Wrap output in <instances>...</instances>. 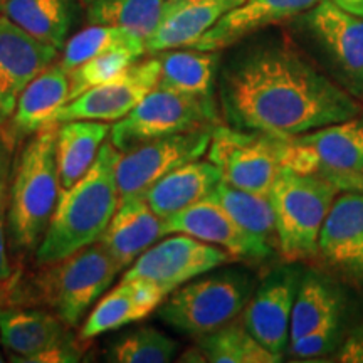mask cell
Here are the masks:
<instances>
[{
	"mask_svg": "<svg viewBox=\"0 0 363 363\" xmlns=\"http://www.w3.org/2000/svg\"><path fill=\"white\" fill-rule=\"evenodd\" d=\"M308 24L337 67L343 88L363 103V17L321 0L308 11Z\"/></svg>",
	"mask_w": 363,
	"mask_h": 363,
	"instance_id": "cell-16",
	"label": "cell"
},
{
	"mask_svg": "<svg viewBox=\"0 0 363 363\" xmlns=\"http://www.w3.org/2000/svg\"><path fill=\"white\" fill-rule=\"evenodd\" d=\"M301 271L284 266L272 271L249 298L242 325L271 353L283 358L289 347V325Z\"/></svg>",
	"mask_w": 363,
	"mask_h": 363,
	"instance_id": "cell-15",
	"label": "cell"
},
{
	"mask_svg": "<svg viewBox=\"0 0 363 363\" xmlns=\"http://www.w3.org/2000/svg\"><path fill=\"white\" fill-rule=\"evenodd\" d=\"M9 167H11V150L7 143L0 138V184L9 179Z\"/></svg>",
	"mask_w": 363,
	"mask_h": 363,
	"instance_id": "cell-38",
	"label": "cell"
},
{
	"mask_svg": "<svg viewBox=\"0 0 363 363\" xmlns=\"http://www.w3.org/2000/svg\"><path fill=\"white\" fill-rule=\"evenodd\" d=\"M0 9L27 34L59 51L74 21L76 0H2Z\"/></svg>",
	"mask_w": 363,
	"mask_h": 363,
	"instance_id": "cell-26",
	"label": "cell"
},
{
	"mask_svg": "<svg viewBox=\"0 0 363 363\" xmlns=\"http://www.w3.org/2000/svg\"><path fill=\"white\" fill-rule=\"evenodd\" d=\"M340 301L337 291L323 278L306 272L299 281L296 299H294L291 325H289V343L310 333L318 326L340 318Z\"/></svg>",
	"mask_w": 363,
	"mask_h": 363,
	"instance_id": "cell-29",
	"label": "cell"
},
{
	"mask_svg": "<svg viewBox=\"0 0 363 363\" xmlns=\"http://www.w3.org/2000/svg\"><path fill=\"white\" fill-rule=\"evenodd\" d=\"M165 0H83L89 24L123 27L147 40L160 22Z\"/></svg>",
	"mask_w": 363,
	"mask_h": 363,
	"instance_id": "cell-31",
	"label": "cell"
},
{
	"mask_svg": "<svg viewBox=\"0 0 363 363\" xmlns=\"http://www.w3.org/2000/svg\"><path fill=\"white\" fill-rule=\"evenodd\" d=\"M118 158L120 150L104 142L88 174L59 192L51 222L35 249L39 264L59 261L98 242L121 201L115 175Z\"/></svg>",
	"mask_w": 363,
	"mask_h": 363,
	"instance_id": "cell-2",
	"label": "cell"
},
{
	"mask_svg": "<svg viewBox=\"0 0 363 363\" xmlns=\"http://www.w3.org/2000/svg\"><path fill=\"white\" fill-rule=\"evenodd\" d=\"M163 233L165 235H190L224 249L234 259L257 262L267 259L274 252L271 244L244 230L211 197L163 219Z\"/></svg>",
	"mask_w": 363,
	"mask_h": 363,
	"instance_id": "cell-14",
	"label": "cell"
},
{
	"mask_svg": "<svg viewBox=\"0 0 363 363\" xmlns=\"http://www.w3.org/2000/svg\"><path fill=\"white\" fill-rule=\"evenodd\" d=\"M340 190L321 174L281 169L269 192L274 208L276 242L284 261H310L318 256V239Z\"/></svg>",
	"mask_w": 363,
	"mask_h": 363,
	"instance_id": "cell-4",
	"label": "cell"
},
{
	"mask_svg": "<svg viewBox=\"0 0 363 363\" xmlns=\"http://www.w3.org/2000/svg\"><path fill=\"white\" fill-rule=\"evenodd\" d=\"M252 291L254 283L246 272L208 271L172 291L158 306V316L180 333L197 338L242 315Z\"/></svg>",
	"mask_w": 363,
	"mask_h": 363,
	"instance_id": "cell-5",
	"label": "cell"
},
{
	"mask_svg": "<svg viewBox=\"0 0 363 363\" xmlns=\"http://www.w3.org/2000/svg\"><path fill=\"white\" fill-rule=\"evenodd\" d=\"M4 360H6V358H4V357H2V350H0V363H2Z\"/></svg>",
	"mask_w": 363,
	"mask_h": 363,
	"instance_id": "cell-40",
	"label": "cell"
},
{
	"mask_svg": "<svg viewBox=\"0 0 363 363\" xmlns=\"http://www.w3.org/2000/svg\"><path fill=\"white\" fill-rule=\"evenodd\" d=\"M219 115L212 96H194L155 86L110 130V142L116 150H126L184 131L216 128Z\"/></svg>",
	"mask_w": 363,
	"mask_h": 363,
	"instance_id": "cell-7",
	"label": "cell"
},
{
	"mask_svg": "<svg viewBox=\"0 0 363 363\" xmlns=\"http://www.w3.org/2000/svg\"><path fill=\"white\" fill-rule=\"evenodd\" d=\"M57 199L56 126H48L34 133L22 150L7 195V230L16 247L38 249Z\"/></svg>",
	"mask_w": 363,
	"mask_h": 363,
	"instance_id": "cell-3",
	"label": "cell"
},
{
	"mask_svg": "<svg viewBox=\"0 0 363 363\" xmlns=\"http://www.w3.org/2000/svg\"><path fill=\"white\" fill-rule=\"evenodd\" d=\"M343 11L353 13V16L363 17V0H333Z\"/></svg>",
	"mask_w": 363,
	"mask_h": 363,
	"instance_id": "cell-39",
	"label": "cell"
},
{
	"mask_svg": "<svg viewBox=\"0 0 363 363\" xmlns=\"http://www.w3.org/2000/svg\"><path fill=\"white\" fill-rule=\"evenodd\" d=\"M281 169L296 174L363 172V120L350 118L299 135H284Z\"/></svg>",
	"mask_w": 363,
	"mask_h": 363,
	"instance_id": "cell-10",
	"label": "cell"
},
{
	"mask_svg": "<svg viewBox=\"0 0 363 363\" xmlns=\"http://www.w3.org/2000/svg\"><path fill=\"white\" fill-rule=\"evenodd\" d=\"M321 0H244L216 22L201 39L192 44L201 51H220L262 27L278 24L311 11Z\"/></svg>",
	"mask_w": 363,
	"mask_h": 363,
	"instance_id": "cell-19",
	"label": "cell"
},
{
	"mask_svg": "<svg viewBox=\"0 0 363 363\" xmlns=\"http://www.w3.org/2000/svg\"><path fill=\"white\" fill-rule=\"evenodd\" d=\"M44 266L38 279L40 298L69 328L79 325L121 269L99 242Z\"/></svg>",
	"mask_w": 363,
	"mask_h": 363,
	"instance_id": "cell-6",
	"label": "cell"
},
{
	"mask_svg": "<svg viewBox=\"0 0 363 363\" xmlns=\"http://www.w3.org/2000/svg\"><path fill=\"white\" fill-rule=\"evenodd\" d=\"M284 135L239 130L217 125L207 158L222 172L225 184L246 192L269 195L281 170Z\"/></svg>",
	"mask_w": 363,
	"mask_h": 363,
	"instance_id": "cell-8",
	"label": "cell"
},
{
	"mask_svg": "<svg viewBox=\"0 0 363 363\" xmlns=\"http://www.w3.org/2000/svg\"><path fill=\"white\" fill-rule=\"evenodd\" d=\"M190 355H197V362L211 363H278L283 360L262 347L246 330L242 321L235 320L219 330L197 337Z\"/></svg>",
	"mask_w": 363,
	"mask_h": 363,
	"instance_id": "cell-27",
	"label": "cell"
},
{
	"mask_svg": "<svg viewBox=\"0 0 363 363\" xmlns=\"http://www.w3.org/2000/svg\"><path fill=\"white\" fill-rule=\"evenodd\" d=\"M224 182L222 172L211 160H192L162 177L145 194L148 206L158 217H167L203 201Z\"/></svg>",
	"mask_w": 363,
	"mask_h": 363,
	"instance_id": "cell-23",
	"label": "cell"
},
{
	"mask_svg": "<svg viewBox=\"0 0 363 363\" xmlns=\"http://www.w3.org/2000/svg\"><path fill=\"white\" fill-rule=\"evenodd\" d=\"M110 130L106 121L93 120H71L56 125L59 192L72 187L88 174Z\"/></svg>",
	"mask_w": 363,
	"mask_h": 363,
	"instance_id": "cell-24",
	"label": "cell"
},
{
	"mask_svg": "<svg viewBox=\"0 0 363 363\" xmlns=\"http://www.w3.org/2000/svg\"><path fill=\"white\" fill-rule=\"evenodd\" d=\"M160 62L150 59L133 62L106 83L94 86L67 101L56 113L52 126L71 120L118 121L125 118L158 84Z\"/></svg>",
	"mask_w": 363,
	"mask_h": 363,
	"instance_id": "cell-13",
	"label": "cell"
},
{
	"mask_svg": "<svg viewBox=\"0 0 363 363\" xmlns=\"http://www.w3.org/2000/svg\"><path fill=\"white\" fill-rule=\"evenodd\" d=\"M163 219L148 206L145 195L121 199L115 216L98 242L121 267L131 266L140 254L162 239Z\"/></svg>",
	"mask_w": 363,
	"mask_h": 363,
	"instance_id": "cell-21",
	"label": "cell"
},
{
	"mask_svg": "<svg viewBox=\"0 0 363 363\" xmlns=\"http://www.w3.org/2000/svg\"><path fill=\"white\" fill-rule=\"evenodd\" d=\"M62 49L65 52H62L59 66L66 71V74L89 59L116 51V49H130L140 54L147 52L145 40L131 30H126L123 27L96 24H91L74 38H71Z\"/></svg>",
	"mask_w": 363,
	"mask_h": 363,
	"instance_id": "cell-32",
	"label": "cell"
},
{
	"mask_svg": "<svg viewBox=\"0 0 363 363\" xmlns=\"http://www.w3.org/2000/svg\"><path fill=\"white\" fill-rule=\"evenodd\" d=\"M338 360L352 363L363 362V325L353 331L343 343L342 350L338 353Z\"/></svg>",
	"mask_w": 363,
	"mask_h": 363,
	"instance_id": "cell-37",
	"label": "cell"
},
{
	"mask_svg": "<svg viewBox=\"0 0 363 363\" xmlns=\"http://www.w3.org/2000/svg\"><path fill=\"white\" fill-rule=\"evenodd\" d=\"M212 130H192L162 136L120 152L115 167L120 199L145 195L162 177L206 155Z\"/></svg>",
	"mask_w": 363,
	"mask_h": 363,
	"instance_id": "cell-9",
	"label": "cell"
},
{
	"mask_svg": "<svg viewBox=\"0 0 363 363\" xmlns=\"http://www.w3.org/2000/svg\"><path fill=\"white\" fill-rule=\"evenodd\" d=\"M158 86L194 96H212V83L217 65L216 51H162Z\"/></svg>",
	"mask_w": 363,
	"mask_h": 363,
	"instance_id": "cell-28",
	"label": "cell"
},
{
	"mask_svg": "<svg viewBox=\"0 0 363 363\" xmlns=\"http://www.w3.org/2000/svg\"><path fill=\"white\" fill-rule=\"evenodd\" d=\"M220 99L230 126L276 135L306 133L363 110V103L284 40L235 59L222 78Z\"/></svg>",
	"mask_w": 363,
	"mask_h": 363,
	"instance_id": "cell-1",
	"label": "cell"
},
{
	"mask_svg": "<svg viewBox=\"0 0 363 363\" xmlns=\"http://www.w3.org/2000/svg\"><path fill=\"white\" fill-rule=\"evenodd\" d=\"M69 98V81L61 66L51 65L22 91L12 113L13 130L19 135H34L52 126L56 113Z\"/></svg>",
	"mask_w": 363,
	"mask_h": 363,
	"instance_id": "cell-25",
	"label": "cell"
},
{
	"mask_svg": "<svg viewBox=\"0 0 363 363\" xmlns=\"http://www.w3.org/2000/svg\"><path fill=\"white\" fill-rule=\"evenodd\" d=\"M179 345L169 335L155 328H140L111 345L108 362L115 363H167L175 358Z\"/></svg>",
	"mask_w": 363,
	"mask_h": 363,
	"instance_id": "cell-33",
	"label": "cell"
},
{
	"mask_svg": "<svg viewBox=\"0 0 363 363\" xmlns=\"http://www.w3.org/2000/svg\"><path fill=\"white\" fill-rule=\"evenodd\" d=\"M0 2H2V0H0Z\"/></svg>",
	"mask_w": 363,
	"mask_h": 363,
	"instance_id": "cell-41",
	"label": "cell"
},
{
	"mask_svg": "<svg viewBox=\"0 0 363 363\" xmlns=\"http://www.w3.org/2000/svg\"><path fill=\"white\" fill-rule=\"evenodd\" d=\"M142 56L143 54L130 51V49H116V51L101 54V56L89 59V61L74 67V69L67 72V81H69V98H67V101L78 98L79 94L94 88V86L113 79Z\"/></svg>",
	"mask_w": 363,
	"mask_h": 363,
	"instance_id": "cell-34",
	"label": "cell"
},
{
	"mask_svg": "<svg viewBox=\"0 0 363 363\" xmlns=\"http://www.w3.org/2000/svg\"><path fill=\"white\" fill-rule=\"evenodd\" d=\"M321 175L333 182L340 192L363 194V172H325Z\"/></svg>",
	"mask_w": 363,
	"mask_h": 363,
	"instance_id": "cell-36",
	"label": "cell"
},
{
	"mask_svg": "<svg viewBox=\"0 0 363 363\" xmlns=\"http://www.w3.org/2000/svg\"><path fill=\"white\" fill-rule=\"evenodd\" d=\"M244 0H165L160 22L145 40L147 52L192 48L197 39Z\"/></svg>",
	"mask_w": 363,
	"mask_h": 363,
	"instance_id": "cell-20",
	"label": "cell"
},
{
	"mask_svg": "<svg viewBox=\"0 0 363 363\" xmlns=\"http://www.w3.org/2000/svg\"><path fill=\"white\" fill-rule=\"evenodd\" d=\"M0 345L12 362H79L81 348L67 333V325L56 313L44 310H0Z\"/></svg>",
	"mask_w": 363,
	"mask_h": 363,
	"instance_id": "cell-12",
	"label": "cell"
},
{
	"mask_svg": "<svg viewBox=\"0 0 363 363\" xmlns=\"http://www.w3.org/2000/svg\"><path fill=\"white\" fill-rule=\"evenodd\" d=\"M165 299L160 289L143 279H121V283L103 296L81 326V340H93L99 335L123 328L143 320L155 311Z\"/></svg>",
	"mask_w": 363,
	"mask_h": 363,
	"instance_id": "cell-22",
	"label": "cell"
},
{
	"mask_svg": "<svg viewBox=\"0 0 363 363\" xmlns=\"http://www.w3.org/2000/svg\"><path fill=\"white\" fill-rule=\"evenodd\" d=\"M57 49L0 17V116H12L22 91L56 61Z\"/></svg>",
	"mask_w": 363,
	"mask_h": 363,
	"instance_id": "cell-18",
	"label": "cell"
},
{
	"mask_svg": "<svg viewBox=\"0 0 363 363\" xmlns=\"http://www.w3.org/2000/svg\"><path fill=\"white\" fill-rule=\"evenodd\" d=\"M234 261L224 249L202 242V240L184 234H172L148 247L136 257L123 279H143L169 296L180 288L208 271Z\"/></svg>",
	"mask_w": 363,
	"mask_h": 363,
	"instance_id": "cell-11",
	"label": "cell"
},
{
	"mask_svg": "<svg viewBox=\"0 0 363 363\" xmlns=\"http://www.w3.org/2000/svg\"><path fill=\"white\" fill-rule=\"evenodd\" d=\"M208 197L219 203L244 230L257 235L278 249L274 208H272L269 195L246 192V190L235 189L225 182H220Z\"/></svg>",
	"mask_w": 363,
	"mask_h": 363,
	"instance_id": "cell-30",
	"label": "cell"
},
{
	"mask_svg": "<svg viewBox=\"0 0 363 363\" xmlns=\"http://www.w3.org/2000/svg\"><path fill=\"white\" fill-rule=\"evenodd\" d=\"M340 335V318L331 320L328 323L318 326L310 333L303 335L301 338L294 340L289 343V350L294 357L299 358H313L326 355L337 347Z\"/></svg>",
	"mask_w": 363,
	"mask_h": 363,
	"instance_id": "cell-35",
	"label": "cell"
},
{
	"mask_svg": "<svg viewBox=\"0 0 363 363\" xmlns=\"http://www.w3.org/2000/svg\"><path fill=\"white\" fill-rule=\"evenodd\" d=\"M331 271L363 284V194L335 197L318 239V256Z\"/></svg>",
	"mask_w": 363,
	"mask_h": 363,
	"instance_id": "cell-17",
	"label": "cell"
}]
</instances>
